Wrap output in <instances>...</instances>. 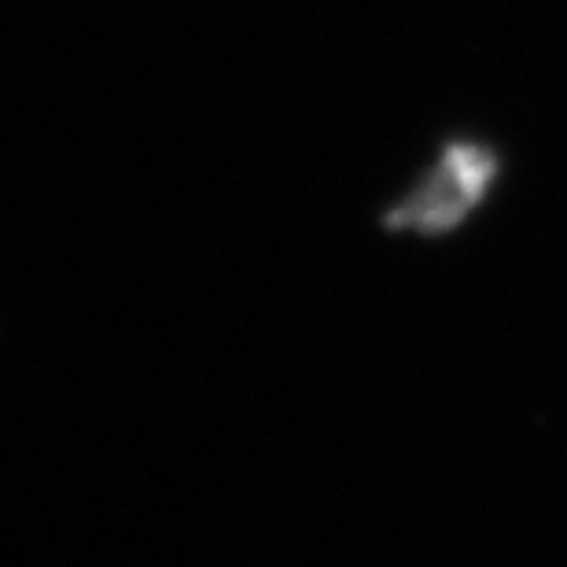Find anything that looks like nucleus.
Listing matches in <instances>:
<instances>
[{
	"label": "nucleus",
	"instance_id": "obj_1",
	"mask_svg": "<svg viewBox=\"0 0 567 567\" xmlns=\"http://www.w3.org/2000/svg\"><path fill=\"white\" fill-rule=\"evenodd\" d=\"M486 177H491V163L480 155V152H464V147H457V152L446 155V163H442L439 177L427 181V188L416 196L413 203V218L421 225H442L446 218H453V214L464 210V203H472L475 196H480V188L486 185Z\"/></svg>",
	"mask_w": 567,
	"mask_h": 567
}]
</instances>
